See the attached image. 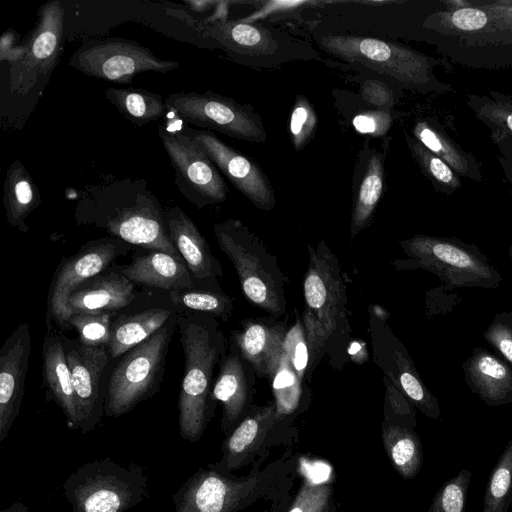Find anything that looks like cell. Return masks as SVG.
<instances>
[{
    "mask_svg": "<svg viewBox=\"0 0 512 512\" xmlns=\"http://www.w3.org/2000/svg\"><path fill=\"white\" fill-rule=\"evenodd\" d=\"M41 195L26 167L15 159L8 167L3 185L7 222L20 232L29 231L28 216L41 205Z\"/></svg>",
    "mask_w": 512,
    "mask_h": 512,
    "instance_id": "31",
    "label": "cell"
},
{
    "mask_svg": "<svg viewBox=\"0 0 512 512\" xmlns=\"http://www.w3.org/2000/svg\"><path fill=\"white\" fill-rule=\"evenodd\" d=\"M321 47L349 63H359L419 92L446 93L450 85L439 81L433 69L438 61L409 47L371 37L328 35Z\"/></svg>",
    "mask_w": 512,
    "mask_h": 512,
    "instance_id": "5",
    "label": "cell"
},
{
    "mask_svg": "<svg viewBox=\"0 0 512 512\" xmlns=\"http://www.w3.org/2000/svg\"><path fill=\"white\" fill-rule=\"evenodd\" d=\"M332 493L330 485L306 480L287 512H326L332 504Z\"/></svg>",
    "mask_w": 512,
    "mask_h": 512,
    "instance_id": "44",
    "label": "cell"
},
{
    "mask_svg": "<svg viewBox=\"0 0 512 512\" xmlns=\"http://www.w3.org/2000/svg\"><path fill=\"white\" fill-rule=\"evenodd\" d=\"M42 363L46 400L54 401L60 407L70 429H79L80 409L66 360L62 335L53 331V328L44 336Z\"/></svg>",
    "mask_w": 512,
    "mask_h": 512,
    "instance_id": "25",
    "label": "cell"
},
{
    "mask_svg": "<svg viewBox=\"0 0 512 512\" xmlns=\"http://www.w3.org/2000/svg\"><path fill=\"white\" fill-rule=\"evenodd\" d=\"M275 476L261 471L235 477L199 468L174 493V512H237L268 492Z\"/></svg>",
    "mask_w": 512,
    "mask_h": 512,
    "instance_id": "10",
    "label": "cell"
},
{
    "mask_svg": "<svg viewBox=\"0 0 512 512\" xmlns=\"http://www.w3.org/2000/svg\"><path fill=\"white\" fill-rule=\"evenodd\" d=\"M165 105L183 122L203 130L250 142L266 140L262 121L250 107L211 91L170 94Z\"/></svg>",
    "mask_w": 512,
    "mask_h": 512,
    "instance_id": "13",
    "label": "cell"
},
{
    "mask_svg": "<svg viewBox=\"0 0 512 512\" xmlns=\"http://www.w3.org/2000/svg\"><path fill=\"white\" fill-rule=\"evenodd\" d=\"M409 267L427 270L448 288H496L502 280L489 259L474 245L459 239L415 235L399 242Z\"/></svg>",
    "mask_w": 512,
    "mask_h": 512,
    "instance_id": "9",
    "label": "cell"
},
{
    "mask_svg": "<svg viewBox=\"0 0 512 512\" xmlns=\"http://www.w3.org/2000/svg\"><path fill=\"white\" fill-rule=\"evenodd\" d=\"M465 381L489 406L512 402V367L486 349L475 348L463 364Z\"/></svg>",
    "mask_w": 512,
    "mask_h": 512,
    "instance_id": "27",
    "label": "cell"
},
{
    "mask_svg": "<svg viewBox=\"0 0 512 512\" xmlns=\"http://www.w3.org/2000/svg\"><path fill=\"white\" fill-rule=\"evenodd\" d=\"M467 104L491 135L512 138V95L489 90L484 95H469Z\"/></svg>",
    "mask_w": 512,
    "mask_h": 512,
    "instance_id": "35",
    "label": "cell"
},
{
    "mask_svg": "<svg viewBox=\"0 0 512 512\" xmlns=\"http://www.w3.org/2000/svg\"><path fill=\"white\" fill-rule=\"evenodd\" d=\"M131 244L113 237L85 243L74 255L62 258L51 280L46 307V323L52 328H69L67 299L71 291L85 280L113 266L114 261L132 249Z\"/></svg>",
    "mask_w": 512,
    "mask_h": 512,
    "instance_id": "15",
    "label": "cell"
},
{
    "mask_svg": "<svg viewBox=\"0 0 512 512\" xmlns=\"http://www.w3.org/2000/svg\"><path fill=\"white\" fill-rule=\"evenodd\" d=\"M135 300L134 283L113 265L71 291L67 299L68 317L74 312H114Z\"/></svg>",
    "mask_w": 512,
    "mask_h": 512,
    "instance_id": "24",
    "label": "cell"
},
{
    "mask_svg": "<svg viewBox=\"0 0 512 512\" xmlns=\"http://www.w3.org/2000/svg\"><path fill=\"white\" fill-rule=\"evenodd\" d=\"M283 418L275 402L252 406L247 416L227 435L222 444V458L208 467L230 473L248 463Z\"/></svg>",
    "mask_w": 512,
    "mask_h": 512,
    "instance_id": "22",
    "label": "cell"
},
{
    "mask_svg": "<svg viewBox=\"0 0 512 512\" xmlns=\"http://www.w3.org/2000/svg\"><path fill=\"white\" fill-rule=\"evenodd\" d=\"M64 32V9L57 0L38 10L35 27L26 42L17 45L16 33L7 30L0 39V60L8 63V90L27 96L43 78L49 77L59 58Z\"/></svg>",
    "mask_w": 512,
    "mask_h": 512,
    "instance_id": "8",
    "label": "cell"
},
{
    "mask_svg": "<svg viewBox=\"0 0 512 512\" xmlns=\"http://www.w3.org/2000/svg\"><path fill=\"white\" fill-rule=\"evenodd\" d=\"M213 230L219 248L234 266L245 297L270 316H282L287 307V280L276 256L240 220L218 222Z\"/></svg>",
    "mask_w": 512,
    "mask_h": 512,
    "instance_id": "4",
    "label": "cell"
},
{
    "mask_svg": "<svg viewBox=\"0 0 512 512\" xmlns=\"http://www.w3.org/2000/svg\"><path fill=\"white\" fill-rule=\"evenodd\" d=\"M483 504L482 512H509L512 505V440L490 475Z\"/></svg>",
    "mask_w": 512,
    "mask_h": 512,
    "instance_id": "38",
    "label": "cell"
},
{
    "mask_svg": "<svg viewBox=\"0 0 512 512\" xmlns=\"http://www.w3.org/2000/svg\"><path fill=\"white\" fill-rule=\"evenodd\" d=\"M363 98L374 105L391 106L393 103L392 92L381 82L368 81L362 88Z\"/></svg>",
    "mask_w": 512,
    "mask_h": 512,
    "instance_id": "48",
    "label": "cell"
},
{
    "mask_svg": "<svg viewBox=\"0 0 512 512\" xmlns=\"http://www.w3.org/2000/svg\"><path fill=\"white\" fill-rule=\"evenodd\" d=\"M386 387L385 408L397 418V425L407 428H413L416 424L413 404L408 398L386 377H384Z\"/></svg>",
    "mask_w": 512,
    "mask_h": 512,
    "instance_id": "46",
    "label": "cell"
},
{
    "mask_svg": "<svg viewBox=\"0 0 512 512\" xmlns=\"http://www.w3.org/2000/svg\"><path fill=\"white\" fill-rule=\"evenodd\" d=\"M177 315L121 356L106 387V416H123L160 391L169 346L177 327Z\"/></svg>",
    "mask_w": 512,
    "mask_h": 512,
    "instance_id": "7",
    "label": "cell"
},
{
    "mask_svg": "<svg viewBox=\"0 0 512 512\" xmlns=\"http://www.w3.org/2000/svg\"><path fill=\"white\" fill-rule=\"evenodd\" d=\"M146 251L130 264L116 268L134 284L168 292L195 287L193 276L182 260L163 251Z\"/></svg>",
    "mask_w": 512,
    "mask_h": 512,
    "instance_id": "28",
    "label": "cell"
},
{
    "mask_svg": "<svg viewBox=\"0 0 512 512\" xmlns=\"http://www.w3.org/2000/svg\"><path fill=\"white\" fill-rule=\"evenodd\" d=\"M28 323H20L0 349V442L8 436L19 415L31 355Z\"/></svg>",
    "mask_w": 512,
    "mask_h": 512,
    "instance_id": "20",
    "label": "cell"
},
{
    "mask_svg": "<svg viewBox=\"0 0 512 512\" xmlns=\"http://www.w3.org/2000/svg\"><path fill=\"white\" fill-rule=\"evenodd\" d=\"M352 124L360 134L380 137L389 131L392 117L387 110L364 111L353 118Z\"/></svg>",
    "mask_w": 512,
    "mask_h": 512,
    "instance_id": "47",
    "label": "cell"
},
{
    "mask_svg": "<svg viewBox=\"0 0 512 512\" xmlns=\"http://www.w3.org/2000/svg\"><path fill=\"white\" fill-rule=\"evenodd\" d=\"M186 3L190 5L191 9L200 12L209 9L208 7L214 4V2L211 1H187Z\"/></svg>",
    "mask_w": 512,
    "mask_h": 512,
    "instance_id": "49",
    "label": "cell"
},
{
    "mask_svg": "<svg viewBox=\"0 0 512 512\" xmlns=\"http://www.w3.org/2000/svg\"><path fill=\"white\" fill-rule=\"evenodd\" d=\"M105 96L126 120L137 127L160 120L167 110L160 94L139 87H109Z\"/></svg>",
    "mask_w": 512,
    "mask_h": 512,
    "instance_id": "33",
    "label": "cell"
},
{
    "mask_svg": "<svg viewBox=\"0 0 512 512\" xmlns=\"http://www.w3.org/2000/svg\"><path fill=\"white\" fill-rule=\"evenodd\" d=\"M168 299L177 310L203 313L222 321H228L234 309L232 299L222 289L195 286L169 291Z\"/></svg>",
    "mask_w": 512,
    "mask_h": 512,
    "instance_id": "34",
    "label": "cell"
},
{
    "mask_svg": "<svg viewBox=\"0 0 512 512\" xmlns=\"http://www.w3.org/2000/svg\"><path fill=\"white\" fill-rule=\"evenodd\" d=\"M62 341L80 409L79 430L86 434L97 427L105 414V394L100 383L108 363V348L87 346L78 338L62 336Z\"/></svg>",
    "mask_w": 512,
    "mask_h": 512,
    "instance_id": "17",
    "label": "cell"
},
{
    "mask_svg": "<svg viewBox=\"0 0 512 512\" xmlns=\"http://www.w3.org/2000/svg\"><path fill=\"white\" fill-rule=\"evenodd\" d=\"M256 372L230 335L228 350L215 377L212 399L222 405L221 429L228 435L249 413L255 391Z\"/></svg>",
    "mask_w": 512,
    "mask_h": 512,
    "instance_id": "19",
    "label": "cell"
},
{
    "mask_svg": "<svg viewBox=\"0 0 512 512\" xmlns=\"http://www.w3.org/2000/svg\"><path fill=\"white\" fill-rule=\"evenodd\" d=\"M382 441L386 454L395 470L405 479L414 478L423 463V450L419 437L411 428L384 422Z\"/></svg>",
    "mask_w": 512,
    "mask_h": 512,
    "instance_id": "32",
    "label": "cell"
},
{
    "mask_svg": "<svg viewBox=\"0 0 512 512\" xmlns=\"http://www.w3.org/2000/svg\"><path fill=\"white\" fill-rule=\"evenodd\" d=\"M508 252H509V255H510L511 259H512V244H511Z\"/></svg>",
    "mask_w": 512,
    "mask_h": 512,
    "instance_id": "51",
    "label": "cell"
},
{
    "mask_svg": "<svg viewBox=\"0 0 512 512\" xmlns=\"http://www.w3.org/2000/svg\"><path fill=\"white\" fill-rule=\"evenodd\" d=\"M326 512H334L332 505L328 508Z\"/></svg>",
    "mask_w": 512,
    "mask_h": 512,
    "instance_id": "52",
    "label": "cell"
},
{
    "mask_svg": "<svg viewBox=\"0 0 512 512\" xmlns=\"http://www.w3.org/2000/svg\"><path fill=\"white\" fill-rule=\"evenodd\" d=\"M472 472L462 469L436 492L427 512H465Z\"/></svg>",
    "mask_w": 512,
    "mask_h": 512,
    "instance_id": "41",
    "label": "cell"
},
{
    "mask_svg": "<svg viewBox=\"0 0 512 512\" xmlns=\"http://www.w3.org/2000/svg\"><path fill=\"white\" fill-rule=\"evenodd\" d=\"M286 333V323L270 316L247 318L230 335L257 376L270 380L283 355Z\"/></svg>",
    "mask_w": 512,
    "mask_h": 512,
    "instance_id": "23",
    "label": "cell"
},
{
    "mask_svg": "<svg viewBox=\"0 0 512 512\" xmlns=\"http://www.w3.org/2000/svg\"><path fill=\"white\" fill-rule=\"evenodd\" d=\"M270 380L279 415L282 418L291 415L299 407L303 395V381L284 352Z\"/></svg>",
    "mask_w": 512,
    "mask_h": 512,
    "instance_id": "39",
    "label": "cell"
},
{
    "mask_svg": "<svg viewBox=\"0 0 512 512\" xmlns=\"http://www.w3.org/2000/svg\"><path fill=\"white\" fill-rule=\"evenodd\" d=\"M486 341L512 364V313L502 312L495 315L484 333Z\"/></svg>",
    "mask_w": 512,
    "mask_h": 512,
    "instance_id": "45",
    "label": "cell"
},
{
    "mask_svg": "<svg viewBox=\"0 0 512 512\" xmlns=\"http://www.w3.org/2000/svg\"><path fill=\"white\" fill-rule=\"evenodd\" d=\"M209 33L226 46L250 50L253 54H271L276 48L267 30L245 22L216 23Z\"/></svg>",
    "mask_w": 512,
    "mask_h": 512,
    "instance_id": "36",
    "label": "cell"
},
{
    "mask_svg": "<svg viewBox=\"0 0 512 512\" xmlns=\"http://www.w3.org/2000/svg\"><path fill=\"white\" fill-rule=\"evenodd\" d=\"M178 310L171 304L152 307L132 314L118 315L112 324V336L108 347L109 356L116 359L148 339L162 328Z\"/></svg>",
    "mask_w": 512,
    "mask_h": 512,
    "instance_id": "29",
    "label": "cell"
},
{
    "mask_svg": "<svg viewBox=\"0 0 512 512\" xmlns=\"http://www.w3.org/2000/svg\"><path fill=\"white\" fill-rule=\"evenodd\" d=\"M114 312H74L68 317L69 328H74L79 340L92 347H109Z\"/></svg>",
    "mask_w": 512,
    "mask_h": 512,
    "instance_id": "40",
    "label": "cell"
},
{
    "mask_svg": "<svg viewBox=\"0 0 512 512\" xmlns=\"http://www.w3.org/2000/svg\"><path fill=\"white\" fill-rule=\"evenodd\" d=\"M185 130L205 149L218 170L257 208L269 211L275 207L271 183L252 159L224 143L211 131L189 127Z\"/></svg>",
    "mask_w": 512,
    "mask_h": 512,
    "instance_id": "18",
    "label": "cell"
},
{
    "mask_svg": "<svg viewBox=\"0 0 512 512\" xmlns=\"http://www.w3.org/2000/svg\"><path fill=\"white\" fill-rule=\"evenodd\" d=\"M169 237L193 276L195 286L222 289L218 279L223 276L220 261L194 221L179 207L165 209Z\"/></svg>",
    "mask_w": 512,
    "mask_h": 512,
    "instance_id": "21",
    "label": "cell"
},
{
    "mask_svg": "<svg viewBox=\"0 0 512 512\" xmlns=\"http://www.w3.org/2000/svg\"><path fill=\"white\" fill-rule=\"evenodd\" d=\"M1 512H30V511L23 503L14 502L11 506L3 509Z\"/></svg>",
    "mask_w": 512,
    "mask_h": 512,
    "instance_id": "50",
    "label": "cell"
},
{
    "mask_svg": "<svg viewBox=\"0 0 512 512\" xmlns=\"http://www.w3.org/2000/svg\"><path fill=\"white\" fill-rule=\"evenodd\" d=\"M159 136L174 169L175 185L187 201L202 209L227 199L229 189L220 171L186 130L161 124Z\"/></svg>",
    "mask_w": 512,
    "mask_h": 512,
    "instance_id": "12",
    "label": "cell"
},
{
    "mask_svg": "<svg viewBox=\"0 0 512 512\" xmlns=\"http://www.w3.org/2000/svg\"><path fill=\"white\" fill-rule=\"evenodd\" d=\"M412 133L414 138L449 165L459 177L475 181L482 180L480 163L474 155L466 152L453 141L436 120L416 121Z\"/></svg>",
    "mask_w": 512,
    "mask_h": 512,
    "instance_id": "30",
    "label": "cell"
},
{
    "mask_svg": "<svg viewBox=\"0 0 512 512\" xmlns=\"http://www.w3.org/2000/svg\"><path fill=\"white\" fill-rule=\"evenodd\" d=\"M368 312L374 363L413 406L429 418H439L437 398L425 386L406 347L388 325L387 315L377 305L370 306Z\"/></svg>",
    "mask_w": 512,
    "mask_h": 512,
    "instance_id": "16",
    "label": "cell"
},
{
    "mask_svg": "<svg viewBox=\"0 0 512 512\" xmlns=\"http://www.w3.org/2000/svg\"><path fill=\"white\" fill-rule=\"evenodd\" d=\"M317 114L309 100L298 95L290 116V136L293 147L301 151L313 137L317 127Z\"/></svg>",
    "mask_w": 512,
    "mask_h": 512,
    "instance_id": "42",
    "label": "cell"
},
{
    "mask_svg": "<svg viewBox=\"0 0 512 512\" xmlns=\"http://www.w3.org/2000/svg\"><path fill=\"white\" fill-rule=\"evenodd\" d=\"M63 495L71 512H125L148 497V476L138 464L124 466L106 457L71 473Z\"/></svg>",
    "mask_w": 512,
    "mask_h": 512,
    "instance_id": "6",
    "label": "cell"
},
{
    "mask_svg": "<svg viewBox=\"0 0 512 512\" xmlns=\"http://www.w3.org/2000/svg\"><path fill=\"white\" fill-rule=\"evenodd\" d=\"M308 269L303 281L302 323L307 336L310 363L307 379L328 355L341 367L350 345L348 297L338 257L325 241L307 244Z\"/></svg>",
    "mask_w": 512,
    "mask_h": 512,
    "instance_id": "2",
    "label": "cell"
},
{
    "mask_svg": "<svg viewBox=\"0 0 512 512\" xmlns=\"http://www.w3.org/2000/svg\"><path fill=\"white\" fill-rule=\"evenodd\" d=\"M283 352L288 357L298 377L303 381L307 378L310 352L302 319L297 317L294 325L287 330Z\"/></svg>",
    "mask_w": 512,
    "mask_h": 512,
    "instance_id": "43",
    "label": "cell"
},
{
    "mask_svg": "<svg viewBox=\"0 0 512 512\" xmlns=\"http://www.w3.org/2000/svg\"><path fill=\"white\" fill-rule=\"evenodd\" d=\"M68 64L84 75L119 84H131L144 72L168 73L179 67V62L161 59L140 43L121 37L83 43Z\"/></svg>",
    "mask_w": 512,
    "mask_h": 512,
    "instance_id": "11",
    "label": "cell"
},
{
    "mask_svg": "<svg viewBox=\"0 0 512 512\" xmlns=\"http://www.w3.org/2000/svg\"><path fill=\"white\" fill-rule=\"evenodd\" d=\"M177 328L184 355L177 404L179 433L184 440L197 442L214 416L215 370L227 353L228 340L218 319L203 313L178 310Z\"/></svg>",
    "mask_w": 512,
    "mask_h": 512,
    "instance_id": "3",
    "label": "cell"
},
{
    "mask_svg": "<svg viewBox=\"0 0 512 512\" xmlns=\"http://www.w3.org/2000/svg\"><path fill=\"white\" fill-rule=\"evenodd\" d=\"M74 219L79 226L105 230L131 245L163 251L183 261L169 237L165 209L143 179L86 187L80 192Z\"/></svg>",
    "mask_w": 512,
    "mask_h": 512,
    "instance_id": "1",
    "label": "cell"
},
{
    "mask_svg": "<svg viewBox=\"0 0 512 512\" xmlns=\"http://www.w3.org/2000/svg\"><path fill=\"white\" fill-rule=\"evenodd\" d=\"M406 142L421 172L438 192L451 194L461 188L460 177L442 159L413 136L406 135Z\"/></svg>",
    "mask_w": 512,
    "mask_h": 512,
    "instance_id": "37",
    "label": "cell"
},
{
    "mask_svg": "<svg viewBox=\"0 0 512 512\" xmlns=\"http://www.w3.org/2000/svg\"><path fill=\"white\" fill-rule=\"evenodd\" d=\"M385 150H364L355 169L350 237L366 228L381 199L384 186Z\"/></svg>",
    "mask_w": 512,
    "mask_h": 512,
    "instance_id": "26",
    "label": "cell"
},
{
    "mask_svg": "<svg viewBox=\"0 0 512 512\" xmlns=\"http://www.w3.org/2000/svg\"><path fill=\"white\" fill-rule=\"evenodd\" d=\"M424 26L442 35L471 42L512 44V0H445Z\"/></svg>",
    "mask_w": 512,
    "mask_h": 512,
    "instance_id": "14",
    "label": "cell"
}]
</instances>
